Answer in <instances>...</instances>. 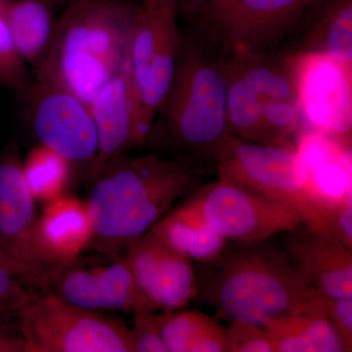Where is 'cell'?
<instances>
[{
  "mask_svg": "<svg viewBox=\"0 0 352 352\" xmlns=\"http://www.w3.org/2000/svg\"><path fill=\"white\" fill-rule=\"evenodd\" d=\"M226 329V352H276L274 342L261 324L232 320Z\"/></svg>",
  "mask_w": 352,
  "mask_h": 352,
  "instance_id": "27",
  "label": "cell"
},
{
  "mask_svg": "<svg viewBox=\"0 0 352 352\" xmlns=\"http://www.w3.org/2000/svg\"><path fill=\"white\" fill-rule=\"evenodd\" d=\"M318 0H212L193 25L224 56L281 48Z\"/></svg>",
  "mask_w": 352,
  "mask_h": 352,
  "instance_id": "9",
  "label": "cell"
},
{
  "mask_svg": "<svg viewBox=\"0 0 352 352\" xmlns=\"http://www.w3.org/2000/svg\"><path fill=\"white\" fill-rule=\"evenodd\" d=\"M226 251L203 264L196 298L232 320L261 324L307 300L308 286L288 254L261 245Z\"/></svg>",
  "mask_w": 352,
  "mask_h": 352,
  "instance_id": "4",
  "label": "cell"
},
{
  "mask_svg": "<svg viewBox=\"0 0 352 352\" xmlns=\"http://www.w3.org/2000/svg\"><path fill=\"white\" fill-rule=\"evenodd\" d=\"M230 135L226 56L193 25L184 32L175 78L145 146L173 157L214 164Z\"/></svg>",
  "mask_w": 352,
  "mask_h": 352,
  "instance_id": "2",
  "label": "cell"
},
{
  "mask_svg": "<svg viewBox=\"0 0 352 352\" xmlns=\"http://www.w3.org/2000/svg\"><path fill=\"white\" fill-rule=\"evenodd\" d=\"M131 336L132 352H168L162 339L157 314H155V310L134 314Z\"/></svg>",
  "mask_w": 352,
  "mask_h": 352,
  "instance_id": "30",
  "label": "cell"
},
{
  "mask_svg": "<svg viewBox=\"0 0 352 352\" xmlns=\"http://www.w3.org/2000/svg\"><path fill=\"white\" fill-rule=\"evenodd\" d=\"M179 16L194 20L212 0H175Z\"/></svg>",
  "mask_w": 352,
  "mask_h": 352,
  "instance_id": "33",
  "label": "cell"
},
{
  "mask_svg": "<svg viewBox=\"0 0 352 352\" xmlns=\"http://www.w3.org/2000/svg\"><path fill=\"white\" fill-rule=\"evenodd\" d=\"M294 36L295 44L282 51L327 55L352 66V0H318L289 39Z\"/></svg>",
  "mask_w": 352,
  "mask_h": 352,
  "instance_id": "19",
  "label": "cell"
},
{
  "mask_svg": "<svg viewBox=\"0 0 352 352\" xmlns=\"http://www.w3.org/2000/svg\"><path fill=\"white\" fill-rule=\"evenodd\" d=\"M315 298L320 303L336 332L344 342L346 351H352V298H335L317 293Z\"/></svg>",
  "mask_w": 352,
  "mask_h": 352,
  "instance_id": "31",
  "label": "cell"
},
{
  "mask_svg": "<svg viewBox=\"0 0 352 352\" xmlns=\"http://www.w3.org/2000/svg\"><path fill=\"white\" fill-rule=\"evenodd\" d=\"M45 205L38 220L41 245L59 265L76 261L94 238L87 203L65 193Z\"/></svg>",
  "mask_w": 352,
  "mask_h": 352,
  "instance_id": "20",
  "label": "cell"
},
{
  "mask_svg": "<svg viewBox=\"0 0 352 352\" xmlns=\"http://www.w3.org/2000/svg\"><path fill=\"white\" fill-rule=\"evenodd\" d=\"M32 80L28 65L18 52L6 21L0 16V87L18 94Z\"/></svg>",
  "mask_w": 352,
  "mask_h": 352,
  "instance_id": "26",
  "label": "cell"
},
{
  "mask_svg": "<svg viewBox=\"0 0 352 352\" xmlns=\"http://www.w3.org/2000/svg\"><path fill=\"white\" fill-rule=\"evenodd\" d=\"M9 1H10V0H0V16H2V14H3Z\"/></svg>",
  "mask_w": 352,
  "mask_h": 352,
  "instance_id": "36",
  "label": "cell"
},
{
  "mask_svg": "<svg viewBox=\"0 0 352 352\" xmlns=\"http://www.w3.org/2000/svg\"><path fill=\"white\" fill-rule=\"evenodd\" d=\"M149 231L183 256L201 264L215 261L226 249V238L179 205Z\"/></svg>",
  "mask_w": 352,
  "mask_h": 352,
  "instance_id": "23",
  "label": "cell"
},
{
  "mask_svg": "<svg viewBox=\"0 0 352 352\" xmlns=\"http://www.w3.org/2000/svg\"><path fill=\"white\" fill-rule=\"evenodd\" d=\"M291 234L287 254L308 286L324 295L352 298V248L303 224Z\"/></svg>",
  "mask_w": 352,
  "mask_h": 352,
  "instance_id": "17",
  "label": "cell"
},
{
  "mask_svg": "<svg viewBox=\"0 0 352 352\" xmlns=\"http://www.w3.org/2000/svg\"><path fill=\"white\" fill-rule=\"evenodd\" d=\"M28 276L21 268L0 261V314H16L36 295L25 286Z\"/></svg>",
  "mask_w": 352,
  "mask_h": 352,
  "instance_id": "28",
  "label": "cell"
},
{
  "mask_svg": "<svg viewBox=\"0 0 352 352\" xmlns=\"http://www.w3.org/2000/svg\"><path fill=\"white\" fill-rule=\"evenodd\" d=\"M0 261L1 263L10 264V265L16 266V267L21 268V270H23L25 271V272L28 273L27 280L32 279V278L38 276V273L36 272V271L32 270V268L28 267V266L23 265V264H21L19 263H17V261H13L12 258H9L8 256L2 251L1 248H0Z\"/></svg>",
  "mask_w": 352,
  "mask_h": 352,
  "instance_id": "34",
  "label": "cell"
},
{
  "mask_svg": "<svg viewBox=\"0 0 352 352\" xmlns=\"http://www.w3.org/2000/svg\"><path fill=\"white\" fill-rule=\"evenodd\" d=\"M204 164L156 153L129 154L104 164L89 180L87 203L94 238L88 250L120 256L201 184Z\"/></svg>",
  "mask_w": 352,
  "mask_h": 352,
  "instance_id": "1",
  "label": "cell"
},
{
  "mask_svg": "<svg viewBox=\"0 0 352 352\" xmlns=\"http://www.w3.org/2000/svg\"><path fill=\"white\" fill-rule=\"evenodd\" d=\"M288 54L300 102V124L351 144L352 66L316 53Z\"/></svg>",
  "mask_w": 352,
  "mask_h": 352,
  "instance_id": "12",
  "label": "cell"
},
{
  "mask_svg": "<svg viewBox=\"0 0 352 352\" xmlns=\"http://www.w3.org/2000/svg\"><path fill=\"white\" fill-rule=\"evenodd\" d=\"M157 322L168 352H226V329L204 312L166 310Z\"/></svg>",
  "mask_w": 352,
  "mask_h": 352,
  "instance_id": "24",
  "label": "cell"
},
{
  "mask_svg": "<svg viewBox=\"0 0 352 352\" xmlns=\"http://www.w3.org/2000/svg\"><path fill=\"white\" fill-rule=\"evenodd\" d=\"M3 315L0 314V352H27L18 323H8L2 319Z\"/></svg>",
  "mask_w": 352,
  "mask_h": 352,
  "instance_id": "32",
  "label": "cell"
},
{
  "mask_svg": "<svg viewBox=\"0 0 352 352\" xmlns=\"http://www.w3.org/2000/svg\"><path fill=\"white\" fill-rule=\"evenodd\" d=\"M226 72L229 132L259 144L291 142L300 129V109L288 53L226 56Z\"/></svg>",
  "mask_w": 352,
  "mask_h": 352,
  "instance_id": "5",
  "label": "cell"
},
{
  "mask_svg": "<svg viewBox=\"0 0 352 352\" xmlns=\"http://www.w3.org/2000/svg\"><path fill=\"white\" fill-rule=\"evenodd\" d=\"M276 352H344L336 332L314 293L298 307L261 322Z\"/></svg>",
  "mask_w": 352,
  "mask_h": 352,
  "instance_id": "21",
  "label": "cell"
},
{
  "mask_svg": "<svg viewBox=\"0 0 352 352\" xmlns=\"http://www.w3.org/2000/svg\"><path fill=\"white\" fill-rule=\"evenodd\" d=\"M43 1L50 4L55 10H58V9H64L65 7L69 6L74 0H43Z\"/></svg>",
  "mask_w": 352,
  "mask_h": 352,
  "instance_id": "35",
  "label": "cell"
},
{
  "mask_svg": "<svg viewBox=\"0 0 352 352\" xmlns=\"http://www.w3.org/2000/svg\"><path fill=\"white\" fill-rule=\"evenodd\" d=\"M18 96L23 120L39 145L64 157L76 177L88 180L99 149L89 106L75 95L34 78Z\"/></svg>",
  "mask_w": 352,
  "mask_h": 352,
  "instance_id": "11",
  "label": "cell"
},
{
  "mask_svg": "<svg viewBox=\"0 0 352 352\" xmlns=\"http://www.w3.org/2000/svg\"><path fill=\"white\" fill-rule=\"evenodd\" d=\"M136 0H74L57 19L50 48L32 78L91 105L129 65Z\"/></svg>",
  "mask_w": 352,
  "mask_h": 352,
  "instance_id": "3",
  "label": "cell"
},
{
  "mask_svg": "<svg viewBox=\"0 0 352 352\" xmlns=\"http://www.w3.org/2000/svg\"><path fill=\"white\" fill-rule=\"evenodd\" d=\"M38 220L36 200L25 179L20 146L10 141L0 149V248L39 276L61 265L41 245Z\"/></svg>",
  "mask_w": 352,
  "mask_h": 352,
  "instance_id": "14",
  "label": "cell"
},
{
  "mask_svg": "<svg viewBox=\"0 0 352 352\" xmlns=\"http://www.w3.org/2000/svg\"><path fill=\"white\" fill-rule=\"evenodd\" d=\"M314 229L352 248V196L330 201Z\"/></svg>",
  "mask_w": 352,
  "mask_h": 352,
  "instance_id": "29",
  "label": "cell"
},
{
  "mask_svg": "<svg viewBox=\"0 0 352 352\" xmlns=\"http://www.w3.org/2000/svg\"><path fill=\"white\" fill-rule=\"evenodd\" d=\"M25 182L36 201L50 203L66 193L75 177L71 164L50 148L38 145L23 161Z\"/></svg>",
  "mask_w": 352,
  "mask_h": 352,
  "instance_id": "25",
  "label": "cell"
},
{
  "mask_svg": "<svg viewBox=\"0 0 352 352\" xmlns=\"http://www.w3.org/2000/svg\"><path fill=\"white\" fill-rule=\"evenodd\" d=\"M180 207L203 220L227 241L263 243L302 226L298 212L248 187L222 182L200 184Z\"/></svg>",
  "mask_w": 352,
  "mask_h": 352,
  "instance_id": "10",
  "label": "cell"
},
{
  "mask_svg": "<svg viewBox=\"0 0 352 352\" xmlns=\"http://www.w3.org/2000/svg\"><path fill=\"white\" fill-rule=\"evenodd\" d=\"M90 110L98 135L99 149L88 180L104 164L145 146L147 140L129 63L120 75L102 88L90 105Z\"/></svg>",
  "mask_w": 352,
  "mask_h": 352,
  "instance_id": "16",
  "label": "cell"
},
{
  "mask_svg": "<svg viewBox=\"0 0 352 352\" xmlns=\"http://www.w3.org/2000/svg\"><path fill=\"white\" fill-rule=\"evenodd\" d=\"M295 147L322 198L333 201L352 196L351 144L305 127L300 131Z\"/></svg>",
  "mask_w": 352,
  "mask_h": 352,
  "instance_id": "18",
  "label": "cell"
},
{
  "mask_svg": "<svg viewBox=\"0 0 352 352\" xmlns=\"http://www.w3.org/2000/svg\"><path fill=\"white\" fill-rule=\"evenodd\" d=\"M56 10L43 0H10L2 18L27 65L34 67L50 48L54 36Z\"/></svg>",
  "mask_w": 352,
  "mask_h": 352,
  "instance_id": "22",
  "label": "cell"
},
{
  "mask_svg": "<svg viewBox=\"0 0 352 352\" xmlns=\"http://www.w3.org/2000/svg\"><path fill=\"white\" fill-rule=\"evenodd\" d=\"M103 267L85 268L78 261L43 272L34 280L41 288L64 300L94 310H120L136 314L156 308L139 288L124 256H113Z\"/></svg>",
  "mask_w": 352,
  "mask_h": 352,
  "instance_id": "13",
  "label": "cell"
},
{
  "mask_svg": "<svg viewBox=\"0 0 352 352\" xmlns=\"http://www.w3.org/2000/svg\"><path fill=\"white\" fill-rule=\"evenodd\" d=\"M175 0H141L132 27L129 69L148 135L175 78L184 32Z\"/></svg>",
  "mask_w": 352,
  "mask_h": 352,
  "instance_id": "8",
  "label": "cell"
},
{
  "mask_svg": "<svg viewBox=\"0 0 352 352\" xmlns=\"http://www.w3.org/2000/svg\"><path fill=\"white\" fill-rule=\"evenodd\" d=\"M124 258L156 310L179 309L196 298L198 278L193 261L151 231L127 247Z\"/></svg>",
  "mask_w": 352,
  "mask_h": 352,
  "instance_id": "15",
  "label": "cell"
},
{
  "mask_svg": "<svg viewBox=\"0 0 352 352\" xmlns=\"http://www.w3.org/2000/svg\"><path fill=\"white\" fill-rule=\"evenodd\" d=\"M27 352H132L131 328L47 292L16 312Z\"/></svg>",
  "mask_w": 352,
  "mask_h": 352,
  "instance_id": "7",
  "label": "cell"
},
{
  "mask_svg": "<svg viewBox=\"0 0 352 352\" xmlns=\"http://www.w3.org/2000/svg\"><path fill=\"white\" fill-rule=\"evenodd\" d=\"M214 166L219 180L248 187L295 208L303 226L311 228L332 201L314 188L292 142L259 144L231 134Z\"/></svg>",
  "mask_w": 352,
  "mask_h": 352,
  "instance_id": "6",
  "label": "cell"
}]
</instances>
